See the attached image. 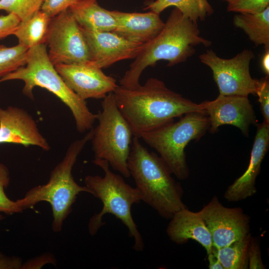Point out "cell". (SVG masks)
I'll list each match as a JSON object with an SVG mask.
<instances>
[{
	"label": "cell",
	"instance_id": "cell-17",
	"mask_svg": "<svg viewBox=\"0 0 269 269\" xmlns=\"http://www.w3.org/2000/svg\"><path fill=\"white\" fill-rule=\"evenodd\" d=\"M110 12L117 24L112 32L135 43L145 44L151 41L164 25L159 14L152 11L141 13L110 10Z\"/></svg>",
	"mask_w": 269,
	"mask_h": 269
},
{
	"label": "cell",
	"instance_id": "cell-7",
	"mask_svg": "<svg viewBox=\"0 0 269 269\" xmlns=\"http://www.w3.org/2000/svg\"><path fill=\"white\" fill-rule=\"evenodd\" d=\"M209 127L206 114L191 112L176 122L170 121L142 134L139 138L158 153L173 174L184 180L189 174L185 148L190 141L203 136Z\"/></svg>",
	"mask_w": 269,
	"mask_h": 269
},
{
	"label": "cell",
	"instance_id": "cell-27",
	"mask_svg": "<svg viewBox=\"0 0 269 269\" xmlns=\"http://www.w3.org/2000/svg\"><path fill=\"white\" fill-rule=\"evenodd\" d=\"M269 6V0H235L228 3L227 10L238 13L256 14Z\"/></svg>",
	"mask_w": 269,
	"mask_h": 269
},
{
	"label": "cell",
	"instance_id": "cell-22",
	"mask_svg": "<svg viewBox=\"0 0 269 269\" xmlns=\"http://www.w3.org/2000/svg\"><path fill=\"white\" fill-rule=\"evenodd\" d=\"M51 18L40 9L28 20L20 21L12 35L18 44L28 48L45 43Z\"/></svg>",
	"mask_w": 269,
	"mask_h": 269
},
{
	"label": "cell",
	"instance_id": "cell-11",
	"mask_svg": "<svg viewBox=\"0 0 269 269\" xmlns=\"http://www.w3.org/2000/svg\"><path fill=\"white\" fill-rule=\"evenodd\" d=\"M198 212L215 248L228 246L250 234L249 218L242 209L225 207L216 196Z\"/></svg>",
	"mask_w": 269,
	"mask_h": 269
},
{
	"label": "cell",
	"instance_id": "cell-19",
	"mask_svg": "<svg viewBox=\"0 0 269 269\" xmlns=\"http://www.w3.org/2000/svg\"><path fill=\"white\" fill-rule=\"evenodd\" d=\"M79 25L92 31H113L117 22L110 10L100 5L97 0H84L68 8Z\"/></svg>",
	"mask_w": 269,
	"mask_h": 269
},
{
	"label": "cell",
	"instance_id": "cell-20",
	"mask_svg": "<svg viewBox=\"0 0 269 269\" xmlns=\"http://www.w3.org/2000/svg\"><path fill=\"white\" fill-rule=\"evenodd\" d=\"M233 23L241 29L256 46L269 47V6L256 14L238 13Z\"/></svg>",
	"mask_w": 269,
	"mask_h": 269
},
{
	"label": "cell",
	"instance_id": "cell-35",
	"mask_svg": "<svg viewBox=\"0 0 269 269\" xmlns=\"http://www.w3.org/2000/svg\"><path fill=\"white\" fill-rule=\"evenodd\" d=\"M221 0L226 1V2H228V3H229V2H232V1H234L235 0Z\"/></svg>",
	"mask_w": 269,
	"mask_h": 269
},
{
	"label": "cell",
	"instance_id": "cell-18",
	"mask_svg": "<svg viewBox=\"0 0 269 269\" xmlns=\"http://www.w3.org/2000/svg\"><path fill=\"white\" fill-rule=\"evenodd\" d=\"M170 219L166 233L170 240L183 244L193 240L204 248L207 254L212 252L211 235L198 212L185 207L175 212Z\"/></svg>",
	"mask_w": 269,
	"mask_h": 269
},
{
	"label": "cell",
	"instance_id": "cell-24",
	"mask_svg": "<svg viewBox=\"0 0 269 269\" xmlns=\"http://www.w3.org/2000/svg\"><path fill=\"white\" fill-rule=\"evenodd\" d=\"M28 49L20 44L10 47L0 45V79L26 64Z\"/></svg>",
	"mask_w": 269,
	"mask_h": 269
},
{
	"label": "cell",
	"instance_id": "cell-28",
	"mask_svg": "<svg viewBox=\"0 0 269 269\" xmlns=\"http://www.w3.org/2000/svg\"><path fill=\"white\" fill-rule=\"evenodd\" d=\"M256 95L259 97L264 122L269 124V76L260 79Z\"/></svg>",
	"mask_w": 269,
	"mask_h": 269
},
{
	"label": "cell",
	"instance_id": "cell-8",
	"mask_svg": "<svg viewBox=\"0 0 269 269\" xmlns=\"http://www.w3.org/2000/svg\"><path fill=\"white\" fill-rule=\"evenodd\" d=\"M97 114L98 125L91 139L95 159H104L125 177H129L128 160L133 133L120 111L114 93H109L101 103Z\"/></svg>",
	"mask_w": 269,
	"mask_h": 269
},
{
	"label": "cell",
	"instance_id": "cell-32",
	"mask_svg": "<svg viewBox=\"0 0 269 269\" xmlns=\"http://www.w3.org/2000/svg\"><path fill=\"white\" fill-rule=\"evenodd\" d=\"M22 260L17 256H6L0 252V269H22Z\"/></svg>",
	"mask_w": 269,
	"mask_h": 269
},
{
	"label": "cell",
	"instance_id": "cell-23",
	"mask_svg": "<svg viewBox=\"0 0 269 269\" xmlns=\"http://www.w3.org/2000/svg\"><path fill=\"white\" fill-rule=\"evenodd\" d=\"M251 237L250 234L225 247L212 248V252L224 269H248V247Z\"/></svg>",
	"mask_w": 269,
	"mask_h": 269
},
{
	"label": "cell",
	"instance_id": "cell-2",
	"mask_svg": "<svg viewBox=\"0 0 269 269\" xmlns=\"http://www.w3.org/2000/svg\"><path fill=\"white\" fill-rule=\"evenodd\" d=\"M211 41L200 35L197 22L185 17L174 8L158 34L144 44L142 49L120 80V86L127 89L138 87L144 69L163 60L168 66L184 62L194 54L195 47L209 46Z\"/></svg>",
	"mask_w": 269,
	"mask_h": 269
},
{
	"label": "cell",
	"instance_id": "cell-9",
	"mask_svg": "<svg viewBox=\"0 0 269 269\" xmlns=\"http://www.w3.org/2000/svg\"><path fill=\"white\" fill-rule=\"evenodd\" d=\"M254 58L249 49L230 59L219 57L212 49L199 55L200 61L212 70L219 94L245 96L256 95L259 85L260 80L253 78L250 72V64Z\"/></svg>",
	"mask_w": 269,
	"mask_h": 269
},
{
	"label": "cell",
	"instance_id": "cell-36",
	"mask_svg": "<svg viewBox=\"0 0 269 269\" xmlns=\"http://www.w3.org/2000/svg\"><path fill=\"white\" fill-rule=\"evenodd\" d=\"M4 218V217L2 215L0 214V222Z\"/></svg>",
	"mask_w": 269,
	"mask_h": 269
},
{
	"label": "cell",
	"instance_id": "cell-26",
	"mask_svg": "<svg viewBox=\"0 0 269 269\" xmlns=\"http://www.w3.org/2000/svg\"><path fill=\"white\" fill-rule=\"evenodd\" d=\"M10 181L9 171L3 163H0V212L10 215L22 211L19 208L15 201L10 199L5 193V189Z\"/></svg>",
	"mask_w": 269,
	"mask_h": 269
},
{
	"label": "cell",
	"instance_id": "cell-10",
	"mask_svg": "<svg viewBox=\"0 0 269 269\" xmlns=\"http://www.w3.org/2000/svg\"><path fill=\"white\" fill-rule=\"evenodd\" d=\"M45 44L54 66L91 60L81 28L68 9L51 18Z\"/></svg>",
	"mask_w": 269,
	"mask_h": 269
},
{
	"label": "cell",
	"instance_id": "cell-13",
	"mask_svg": "<svg viewBox=\"0 0 269 269\" xmlns=\"http://www.w3.org/2000/svg\"><path fill=\"white\" fill-rule=\"evenodd\" d=\"M200 104L209 118V130L212 133L222 125H230L247 136L250 125H257L255 113L248 96L219 94L215 100Z\"/></svg>",
	"mask_w": 269,
	"mask_h": 269
},
{
	"label": "cell",
	"instance_id": "cell-5",
	"mask_svg": "<svg viewBox=\"0 0 269 269\" xmlns=\"http://www.w3.org/2000/svg\"><path fill=\"white\" fill-rule=\"evenodd\" d=\"M11 80L24 82L23 94L33 99L36 87L44 88L57 96L71 111L78 132L90 130L97 120V114L89 110L86 101L80 98L64 83L51 62L45 43L28 48L26 64L0 79V83Z\"/></svg>",
	"mask_w": 269,
	"mask_h": 269
},
{
	"label": "cell",
	"instance_id": "cell-14",
	"mask_svg": "<svg viewBox=\"0 0 269 269\" xmlns=\"http://www.w3.org/2000/svg\"><path fill=\"white\" fill-rule=\"evenodd\" d=\"M81 30L89 48L90 61L101 69L121 60L134 59L144 44L129 41L112 31Z\"/></svg>",
	"mask_w": 269,
	"mask_h": 269
},
{
	"label": "cell",
	"instance_id": "cell-21",
	"mask_svg": "<svg viewBox=\"0 0 269 269\" xmlns=\"http://www.w3.org/2000/svg\"><path fill=\"white\" fill-rule=\"evenodd\" d=\"M174 6L184 16L193 21L204 20L211 15L214 9L208 0H155L146 2L145 9L160 14L166 8Z\"/></svg>",
	"mask_w": 269,
	"mask_h": 269
},
{
	"label": "cell",
	"instance_id": "cell-30",
	"mask_svg": "<svg viewBox=\"0 0 269 269\" xmlns=\"http://www.w3.org/2000/svg\"><path fill=\"white\" fill-rule=\"evenodd\" d=\"M248 268L250 269H263V263L260 244L255 238L251 237L248 247Z\"/></svg>",
	"mask_w": 269,
	"mask_h": 269
},
{
	"label": "cell",
	"instance_id": "cell-29",
	"mask_svg": "<svg viewBox=\"0 0 269 269\" xmlns=\"http://www.w3.org/2000/svg\"><path fill=\"white\" fill-rule=\"evenodd\" d=\"M84 0H44L41 10L52 17Z\"/></svg>",
	"mask_w": 269,
	"mask_h": 269
},
{
	"label": "cell",
	"instance_id": "cell-34",
	"mask_svg": "<svg viewBox=\"0 0 269 269\" xmlns=\"http://www.w3.org/2000/svg\"><path fill=\"white\" fill-rule=\"evenodd\" d=\"M261 66L267 76H269V47L265 48V52L262 57Z\"/></svg>",
	"mask_w": 269,
	"mask_h": 269
},
{
	"label": "cell",
	"instance_id": "cell-15",
	"mask_svg": "<svg viewBox=\"0 0 269 269\" xmlns=\"http://www.w3.org/2000/svg\"><path fill=\"white\" fill-rule=\"evenodd\" d=\"M33 145L48 151L50 146L36 121L25 110L14 106L0 107V144Z\"/></svg>",
	"mask_w": 269,
	"mask_h": 269
},
{
	"label": "cell",
	"instance_id": "cell-1",
	"mask_svg": "<svg viewBox=\"0 0 269 269\" xmlns=\"http://www.w3.org/2000/svg\"><path fill=\"white\" fill-rule=\"evenodd\" d=\"M113 93L133 135L138 138L142 134L187 113L206 114L201 104L169 89L156 78H148L143 85L135 89L118 86Z\"/></svg>",
	"mask_w": 269,
	"mask_h": 269
},
{
	"label": "cell",
	"instance_id": "cell-33",
	"mask_svg": "<svg viewBox=\"0 0 269 269\" xmlns=\"http://www.w3.org/2000/svg\"><path fill=\"white\" fill-rule=\"evenodd\" d=\"M207 259L209 263V269H224L219 260L212 252L207 254Z\"/></svg>",
	"mask_w": 269,
	"mask_h": 269
},
{
	"label": "cell",
	"instance_id": "cell-3",
	"mask_svg": "<svg viewBox=\"0 0 269 269\" xmlns=\"http://www.w3.org/2000/svg\"><path fill=\"white\" fill-rule=\"evenodd\" d=\"M128 167L141 200L162 217L170 219L175 212L186 207L182 201V188L172 177L169 168L136 136L133 138Z\"/></svg>",
	"mask_w": 269,
	"mask_h": 269
},
{
	"label": "cell",
	"instance_id": "cell-25",
	"mask_svg": "<svg viewBox=\"0 0 269 269\" xmlns=\"http://www.w3.org/2000/svg\"><path fill=\"white\" fill-rule=\"evenodd\" d=\"M44 0H0V10L16 15L20 21L31 18L41 9Z\"/></svg>",
	"mask_w": 269,
	"mask_h": 269
},
{
	"label": "cell",
	"instance_id": "cell-4",
	"mask_svg": "<svg viewBox=\"0 0 269 269\" xmlns=\"http://www.w3.org/2000/svg\"><path fill=\"white\" fill-rule=\"evenodd\" d=\"M93 134L92 128L82 138L72 142L62 160L51 171L48 181L32 187L22 198L15 201L22 211L42 201L49 203L52 211L54 232L62 230L63 222L71 212L77 196L81 192L91 193L87 187L81 186L75 181L72 171L78 157L91 140Z\"/></svg>",
	"mask_w": 269,
	"mask_h": 269
},
{
	"label": "cell",
	"instance_id": "cell-16",
	"mask_svg": "<svg viewBox=\"0 0 269 269\" xmlns=\"http://www.w3.org/2000/svg\"><path fill=\"white\" fill-rule=\"evenodd\" d=\"M269 146V124L263 122L258 125L248 168L228 187L224 195L226 200L230 202L239 201L256 193V180Z\"/></svg>",
	"mask_w": 269,
	"mask_h": 269
},
{
	"label": "cell",
	"instance_id": "cell-31",
	"mask_svg": "<svg viewBox=\"0 0 269 269\" xmlns=\"http://www.w3.org/2000/svg\"><path fill=\"white\" fill-rule=\"evenodd\" d=\"M20 22L19 18L14 14L8 13L5 15H0V39L12 35Z\"/></svg>",
	"mask_w": 269,
	"mask_h": 269
},
{
	"label": "cell",
	"instance_id": "cell-6",
	"mask_svg": "<svg viewBox=\"0 0 269 269\" xmlns=\"http://www.w3.org/2000/svg\"><path fill=\"white\" fill-rule=\"evenodd\" d=\"M93 163L104 171V175H87L84 182L91 194L101 201L103 207L99 213L90 219V234L94 236L105 224L102 221L103 216L111 214L128 228L130 237L134 240L133 249L137 252L142 251L144 242L131 213L133 205L141 201L137 189L127 183L121 175L112 171L107 161L94 159Z\"/></svg>",
	"mask_w": 269,
	"mask_h": 269
},
{
	"label": "cell",
	"instance_id": "cell-12",
	"mask_svg": "<svg viewBox=\"0 0 269 269\" xmlns=\"http://www.w3.org/2000/svg\"><path fill=\"white\" fill-rule=\"evenodd\" d=\"M64 83L82 99H104L118 87L116 79L91 61L54 66Z\"/></svg>",
	"mask_w": 269,
	"mask_h": 269
}]
</instances>
